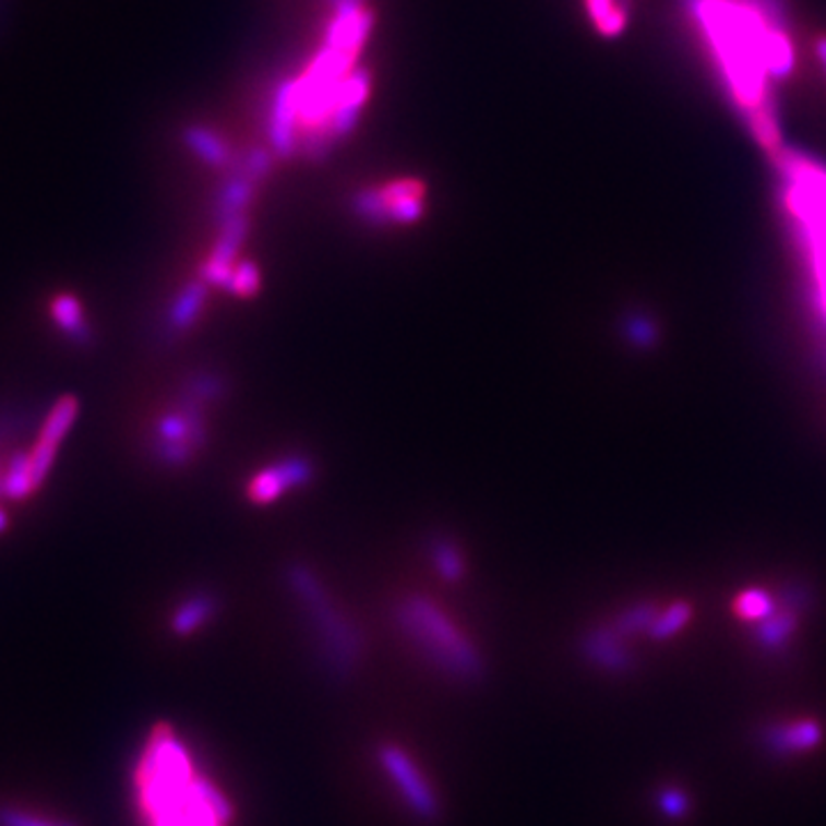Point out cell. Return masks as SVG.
<instances>
[{"mask_svg": "<svg viewBox=\"0 0 826 826\" xmlns=\"http://www.w3.org/2000/svg\"><path fill=\"white\" fill-rule=\"evenodd\" d=\"M701 35L717 64L734 106L755 139L774 154L780 136L774 122L771 91L788 76L792 47L771 8L763 0H691Z\"/></svg>", "mask_w": 826, "mask_h": 826, "instance_id": "cell-1", "label": "cell"}, {"mask_svg": "<svg viewBox=\"0 0 826 826\" xmlns=\"http://www.w3.org/2000/svg\"><path fill=\"white\" fill-rule=\"evenodd\" d=\"M136 788L149 826H228L235 819L230 799L207 776L193 771L187 746L166 723L152 730Z\"/></svg>", "mask_w": 826, "mask_h": 826, "instance_id": "cell-2", "label": "cell"}, {"mask_svg": "<svg viewBox=\"0 0 826 826\" xmlns=\"http://www.w3.org/2000/svg\"><path fill=\"white\" fill-rule=\"evenodd\" d=\"M778 166L783 172L786 207L806 255L813 297L826 320V168L790 152L778 154Z\"/></svg>", "mask_w": 826, "mask_h": 826, "instance_id": "cell-3", "label": "cell"}, {"mask_svg": "<svg viewBox=\"0 0 826 826\" xmlns=\"http://www.w3.org/2000/svg\"><path fill=\"white\" fill-rule=\"evenodd\" d=\"M395 620L407 638L445 675L464 682H478L484 675V663L474 643L430 599L407 597L397 607Z\"/></svg>", "mask_w": 826, "mask_h": 826, "instance_id": "cell-4", "label": "cell"}, {"mask_svg": "<svg viewBox=\"0 0 826 826\" xmlns=\"http://www.w3.org/2000/svg\"><path fill=\"white\" fill-rule=\"evenodd\" d=\"M289 588L299 597L301 607L315 622L318 634L326 650V659L333 671L338 675H349L354 671L356 661L363 653V643L354 624L336 609V604L328 599L320 578L303 565H295L287 570Z\"/></svg>", "mask_w": 826, "mask_h": 826, "instance_id": "cell-5", "label": "cell"}, {"mask_svg": "<svg viewBox=\"0 0 826 826\" xmlns=\"http://www.w3.org/2000/svg\"><path fill=\"white\" fill-rule=\"evenodd\" d=\"M376 761L393 780L399 797L405 799L409 811L422 822H436L441 815L439 797L428 780L414 763V757L395 744H382L376 749Z\"/></svg>", "mask_w": 826, "mask_h": 826, "instance_id": "cell-6", "label": "cell"}, {"mask_svg": "<svg viewBox=\"0 0 826 826\" xmlns=\"http://www.w3.org/2000/svg\"><path fill=\"white\" fill-rule=\"evenodd\" d=\"M299 116V85L297 81H285L276 91V101L272 110V145L280 159H289L297 149L295 120Z\"/></svg>", "mask_w": 826, "mask_h": 826, "instance_id": "cell-7", "label": "cell"}, {"mask_svg": "<svg viewBox=\"0 0 826 826\" xmlns=\"http://www.w3.org/2000/svg\"><path fill=\"white\" fill-rule=\"evenodd\" d=\"M312 478V464L303 457H289L280 462L278 466L270 468V471L260 474L251 487H249V496L255 503H266L278 499L285 489L289 487H299Z\"/></svg>", "mask_w": 826, "mask_h": 826, "instance_id": "cell-8", "label": "cell"}, {"mask_svg": "<svg viewBox=\"0 0 826 826\" xmlns=\"http://www.w3.org/2000/svg\"><path fill=\"white\" fill-rule=\"evenodd\" d=\"M246 232H249V220L243 218V214L223 223L220 239H218L216 249L212 253V260L205 264V270H203L205 283H214V285H223V287L228 285V280L232 276L230 264H232L237 251L241 249Z\"/></svg>", "mask_w": 826, "mask_h": 826, "instance_id": "cell-9", "label": "cell"}, {"mask_svg": "<svg viewBox=\"0 0 826 826\" xmlns=\"http://www.w3.org/2000/svg\"><path fill=\"white\" fill-rule=\"evenodd\" d=\"M368 91H370V74L366 70L354 72L349 79L343 81L336 110H333L331 122H328L333 139L338 141L354 129L356 120H359L361 116V108L368 99Z\"/></svg>", "mask_w": 826, "mask_h": 826, "instance_id": "cell-10", "label": "cell"}, {"mask_svg": "<svg viewBox=\"0 0 826 826\" xmlns=\"http://www.w3.org/2000/svg\"><path fill=\"white\" fill-rule=\"evenodd\" d=\"M51 318L58 324V328L79 347L93 345V328L87 326L83 318V308L76 297L60 295L51 303Z\"/></svg>", "mask_w": 826, "mask_h": 826, "instance_id": "cell-11", "label": "cell"}, {"mask_svg": "<svg viewBox=\"0 0 826 826\" xmlns=\"http://www.w3.org/2000/svg\"><path fill=\"white\" fill-rule=\"evenodd\" d=\"M79 397L74 395H62L53 409L49 411L47 420H44L41 426V432H39V445H47V448L51 451H58L62 439L70 434V430L74 428V422L79 418Z\"/></svg>", "mask_w": 826, "mask_h": 826, "instance_id": "cell-12", "label": "cell"}, {"mask_svg": "<svg viewBox=\"0 0 826 826\" xmlns=\"http://www.w3.org/2000/svg\"><path fill=\"white\" fill-rule=\"evenodd\" d=\"M205 297H207V287H205V280H193L189 283L182 295L175 299L172 308H170V315H168V331L170 333H184L187 328H191V324L197 320L200 310H203V303H205Z\"/></svg>", "mask_w": 826, "mask_h": 826, "instance_id": "cell-13", "label": "cell"}, {"mask_svg": "<svg viewBox=\"0 0 826 826\" xmlns=\"http://www.w3.org/2000/svg\"><path fill=\"white\" fill-rule=\"evenodd\" d=\"M584 653L592 663L607 668V671H624L630 661L615 634L609 630H597L588 634V638L584 641Z\"/></svg>", "mask_w": 826, "mask_h": 826, "instance_id": "cell-14", "label": "cell"}, {"mask_svg": "<svg viewBox=\"0 0 826 826\" xmlns=\"http://www.w3.org/2000/svg\"><path fill=\"white\" fill-rule=\"evenodd\" d=\"M216 613V599L212 595H193L184 604L175 611L170 620V630L177 636H189L197 632L203 624L210 622V618Z\"/></svg>", "mask_w": 826, "mask_h": 826, "instance_id": "cell-15", "label": "cell"}, {"mask_svg": "<svg viewBox=\"0 0 826 826\" xmlns=\"http://www.w3.org/2000/svg\"><path fill=\"white\" fill-rule=\"evenodd\" d=\"M184 141L193 154H197L200 159L207 161L214 168H226L230 164V152L228 145L223 143L216 133H212L205 127H189L184 131Z\"/></svg>", "mask_w": 826, "mask_h": 826, "instance_id": "cell-16", "label": "cell"}, {"mask_svg": "<svg viewBox=\"0 0 826 826\" xmlns=\"http://www.w3.org/2000/svg\"><path fill=\"white\" fill-rule=\"evenodd\" d=\"M253 184L249 177H243L241 172H237L232 180L220 189V195L216 200V218L220 223H226L235 216H239L243 212V207L251 203L253 197Z\"/></svg>", "mask_w": 826, "mask_h": 826, "instance_id": "cell-17", "label": "cell"}, {"mask_svg": "<svg viewBox=\"0 0 826 826\" xmlns=\"http://www.w3.org/2000/svg\"><path fill=\"white\" fill-rule=\"evenodd\" d=\"M3 484H5V499H12V501H24L33 494L35 482H33L31 453H19L12 457L10 466L3 474Z\"/></svg>", "mask_w": 826, "mask_h": 826, "instance_id": "cell-18", "label": "cell"}, {"mask_svg": "<svg viewBox=\"0 0 826 826\" xmlns=\"http://www.w3.org/2000/svg\"><path fill=\"white\" fill-rule=\"evenodd\" d=\"M351 205H354L356 214H359L366 220H370V223H376V226H382V223L391 220L388 205H386V197H384L382 189H363V191H359V193L354 195Z\"/></svg>", "mask_w": 826, "mask_h": 826, "instance_id": "cell-19", "label": "cell"}, {"mask_svg": "<svg viewBox=\"0 0 826 826\" xmlns=\"http://www.w3.org/2000/svg\"><path fill=\"white\" fill-rule=\"evenodd\" d=\"M588 10L601 33L609 37H615L622 33L627 14H624L620 8H615L613 0H588Z\"/></svg>", "mask_w": 826, "mask_h": 826, "instance_id": "cell-20", "label": "cell"}, {"mask_svg": "<svg viewBox=\"0 0 826 826\" xmlns=\"http://www.w3.org/2000/svg\"><path fill=\"white\" fill-rule=\"evenodd\" d=\"M774 611V601L765 590H744L740 597L734 599V613L742 620H765Z\"/></svg>", "mask_w": 826, "mask_h": 826, "instance_id": "cell-21", "label": "cell"}, {"mask_svg": "<svg viewBox=\"0 0 826 826\" xmlns=\"http://www.w3.org/2000/svg\"><path fill=\"white\" fill-rule=\"evenodd\" d=\"M432 558H434L436 570L441 572L445 582H459L462 574H464V563H462V555H459V551L453 542L434 540L432 542Z\"/></svg>", "mask_w": 826, "mask_h": 826, "instance_id": "cell-22", "label": "cell"}, {"mask_svg": "<svg viewBox=\"0 0 826 826\" xmlns=\"http://www.w3.org/2000/svg\"><path fill=\"white\" fill-rule=\"evenodd\" d=\"M220 393H223V382L214 372H197L184 386V395L200 402L203 407L210 405V402H216Z\"/></svg>", "mask_w": 826, "mask_h": 826, "instance_id": "cell-23", "label": "cell"}, {"mask_svg": "<svg viewBox=\"0 0 826 826\" xmlns=\"http://www.w3.org/2000/svg\"><path fill=\"white\" fill-rule=\"evenodd\" d=\"M776 749H806L817 740V728L813 723H799L786 730L774 732Z\"/></svg>", "mask_w": 826, "mask_h": 826, "instance_id": "cell-24", "label": "cell"}, {"mask_svg": "<svg viewBox=\"0 0 826 826\" xmlns=\"http://www.w3.org/2000/svg\"><path fill=\"white\" fill-rule=\"evenodd\" d=\"M689 615H691V611H689L686 604H673V607L668 609L663 615H659V618L653 622L650 632H653L655 638H668V636H673V634H678V632L684 627L686 620H689Z\"/></svg>", "mask_w": 826, "mask_h": 826, "instance_id": "cell-25", "label": "cell"}, {"mask_svg": "<svg viewBox=\"0 0 826 826\" xmlns=\"http://www.w3.org/2000/svg\"><path fill=\"white\" fill-rule=\"evenodd\" d=\"M0 826H79L64 819H47L21 809H0Z\"/></svg>", "mask_w": 826, "mask_h": 826, "instance_id": "cell-26", "label": "cell"}, {"mask_svg": "<svg viewBox=\"0 0 826 826\" xmlns=\"http://www.w3.org/2000/svg\"><path fill=\"white\" fill-rule=\"evenodd\" d=\"M333 133H331V127L324 124V127H318V129H306V141H303V152L308 159H324V156L331 152V145H333Z\"/></svg>", "mask_w": 826, "mask_h": 826, "instance_id": "cell-27", "label": "cell"}, {"mask_svg": "<svg viewBox=\"0 0 826 826\" xmlns=\"http://www.w3.org/2000/svg\"><path fill=\"white\" fill-rule=\"evenodd\" d=\"M260 287V276H258V270L253 262H243L239 264V270L232 272L226 289H230L232 295H241V297H251L255 289Z\"/></svg>", "mask_w": 826, "mask_h": 826, "instance_id": "cell-28", "label": "cell"}, {"mask_svg": "<svg viewBox=\"0 0 826 826\" xmlns=\"http://www.w3.org/2000/svg\"><path fill=\"white\" fill-rule=\"evenodd\" d=\"M270 170H272V154L262 147H255L253 152H249V156H246L241 164V175L249 177L251 182L264 180V177L270 175Z\"/></svg>", "mask_w": 826, "mask_h": 826, "instance_id": "cell-29", "label": "cell"}, {"mask_svg": "<svg viewBox=\"0 0 826 826\" xmlns=\"http://www.w3.org/2000/svg\"><path fill=\"white\" fill-rule=\"evenodd\" d=\"M630 336H632L638 345H647V336H650V326H647L645 322H632V324H630Z\"/></svg>", "mask_w": 826, "mask_h": 826, "instance_id": "cell-30", "label": "cell"}, {"mask_svg": "<svg viewBox=\"0 0 826 826\" xmlns=\"http://www.w3.org/2000/svg\"><path fill=\"white\" fill-rule=\"evenodd\" d=\"M661 803H663V806H666L668 811H671V813H680V809H682V799H680L678 794H671V792L663 794Z\"/></svg>", "mask_w": 826, "mask_h": 826, "instance_id": "cell-31", "label": "cell"}, {"mask_svg": "<svg viewBox=\"0 0 826 826\" xmlns=\"http://www.w3.org/2000/svg\"><path fill=\"white\" fill-rule=\"evenodd\" d=\"M8 526H10V517H8V512H5V510H0V532H5V530H8Z\"/></svg>", "mask_w": 826, "mask_h": 826, "instance_id": "cell-32", "label": "cell"}, {"mask_svg": "<svg viewBox=\"0 0 826 826\" xmlns=\"http://www.w3.org/2000/svg\"><path fill=\"white\" fill-rule=\"evenodd\" d=\"M0 499H5V484H3V474H0Z\"/></svg>", "mask_w": 826, "mask_h": 826, "instance_id": "cell-33", "label": "cell"}, {"mask_svg": "<svg viewBox=\"0 0 826 826\" xmlns=\"http://www.w3.org/2000/svg\"><path fill=\"white\" fill-rule=\"evenodd\" d=\"M0 474H3V471H0Z\"/></svg>", "mask_w": 826, "mask_h": 826, "instance_id": "cell-34", "label": "cell"}]
</instances>
